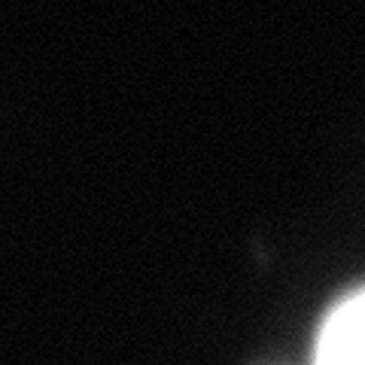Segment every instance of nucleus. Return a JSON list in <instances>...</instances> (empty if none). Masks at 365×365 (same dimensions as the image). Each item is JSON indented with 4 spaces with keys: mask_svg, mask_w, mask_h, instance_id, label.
Returning <instances> with one entry per match:
<instances>
[{
    "mask_svg": "<svg viewBox=\"0 0 365 365\" xmlns=\"http://www.w3.org/2000/svg\"><path fill=\"white\" fill-rule=\"evenodd\" d=\"M314 365H365V289L347 295L319 326Z\"/></svg>",
    "mask_w": 365,
    "mask_h": 365,
    "instance_id": "f257e3e1",
    "label": "nucleus"
}]
</instances>
